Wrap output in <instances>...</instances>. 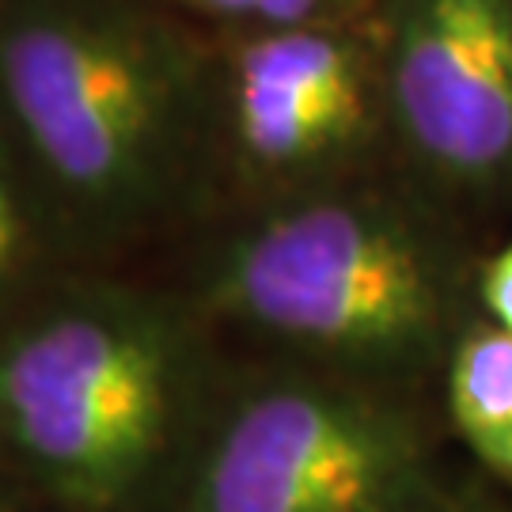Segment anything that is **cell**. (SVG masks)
<instances>
[{
    "label": "cell",
    "mask_w": 512,
    "mask_h": 512,
    "mask_svg": "<svg viewBox=\"0 0 512 512\" xmlns=\"http://www.w3.org/2000/svg\"><path fill=\"white\" fill-rule=\"evenodd\" d=\"M224 361L179 285L65 274L0 323V475L35 512H164Z\"/></svg>",
    "instance_id": "obj_3"
},
{
    "label": "cell",
    "mask_w": 512,
    "mask_h": 512,
    "mask_svg": "<svg viewBox=\"0 0 512 512\" xmlns=\"http://www.w3.org/2000/svg\"><path fill=\"white\" fill-rule=\"evenodd\" d=\"M0 110L92 270L217 217L209 38L160 0H0Z\"/></svg>",
    "instance_id": "obj_2"
},
{
    "label": "cell",
    "mask_w": 512,
    "mask_h": 512,
    "mask_svg": "<svg viewBox=\"0 0 512 512\" xmlns=\"http://www.w3.org/2000/svg\"><path fill=\"white\" fill-rule=\"evenodd\" d=\"M205 38L217 217L399 167L376 19Z\"/></svg>",
    "instance_id": "obj_5"
},
{
    "label": "cell",
    "mask_w": 512,
    "mask_h": 512,
    "mask_svg": "<svg viewBox=\"0 0 512 512\" xmlns=\"http://www.w3.org/2000/svg\"><path fill=\"white\" fill-rule=\"evenodd\" d=\"M73 270L92 266L0 110V323Z\"/></svg>",
    "instance_id": "obj_8"
},
{
    "label": "cell",
    "mask_w": 512,
    "mask_h": 512,
    "mask_svg": "<svg viewBox=\"0 0 512 512\" xmlns=\"http://www.w3.org/2000/svg\"><path fill=\"white\" fill-rule=\"evenodd\" d=\"M202 35L296 31L330 23H372L380 0H160Z\"/></svg>",
    "instance_id": "obj_9"
},
{
    "label": "cell",
    "mask_w": 512,
    "mask_h": 512,
    "mask_svg": "<svg viewBox=\"0 0 512 512\" xmlns=\"http://www.w3.org/2000/svg\"><path fill=\"white\" fill-rule=\"evenodd\" d=\"M399 512H512V501L478 475L467 459H452L410 505Z\"/></svg>",
    "instance_id": "obj_10"
},
{
    "label": "cell",
    "mask_w": 512,
    "mask_h": 512,
    "mask_svg": "<svg viewBox=\"0 0 512 512\" xmlns=\"http://www.w3.org/2000/svg\"><path fill=\"white\" fill-rule=\"evenodd\" d=\"M494 239L403 167L220 213L183 239L179 285L239 353L437 395L478 315Z\"/></svg>",
    "instance_id": "obj_1"
},
{
    "label": "cell",
    "mask_w": 512,
    "mask_h": 512,
    "mask_svg": "<svg viewBox=\"0 0 512 512\" xmlns=\"http://www.w3.org/2000/svg\"><path fill=\"white\" fill-rule=\"evenodd\" d=\"M448 448L437 395L228 346L164 512H399Z\"/></svg>",
    "instance_id": "obj_4"
},
{
    "label": "cell",
    "mask_w": 512,
    "mask_h": 512,
    "mask_svg": "<svg viewBox=\"0 0 512 512\" xmlns=\"http://www.w3.org/2000/svg\"><path fill=\"white\" fill-rule=\"evenodd\" d=\"M0 512H35L31 509V501L19 494L4 475H0Z\"/></svg>",
    "instance_id": "obj_12"
},
{
    "label": "cell",
    "mask_w": 512,
    "mask_h": 512,
    "mask_svg": "<svg viewBox=\"0 0 512 512\" xmlns=\"http://www.w3.org/2000/svg\"><path fill=\"white\" fill-rule=\"evenodd\" d=\"M452 448L512 501V334L478 315L437 387Z\"/></svg>",
    "instance_id": "obj_7"
},
{
    "label": "cell",
    "mask_w": 512,
    "mask_h": 512,
    "mask_svg": "<svg viewBox=\"0 0 512 512\" xmlns=\"http://www.w3.org/2000/svg\"><path fill=\"white\" fill-rule=\"evenodd\" d=\"M395 164L497 243L512 224V0H380Z\"/></svg>",
    "instance_id": "obj_6"
},
{
    "label": "cell",
    "mask_w": 512,
    "mask_h": 512,
    "mask_svg": "<svg viewBox=\"0 0 512 512\" xmlns=\"http://www.w3.org/2000/svg\"><path fill=\"white\" fill-rule=\"evenodd\" d=\"M478 311L512 334V236L490 247L478 274Z\"/></svg>",
    "instance_id": "obj_11"
}]
</instances>
